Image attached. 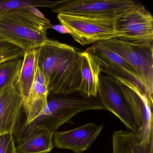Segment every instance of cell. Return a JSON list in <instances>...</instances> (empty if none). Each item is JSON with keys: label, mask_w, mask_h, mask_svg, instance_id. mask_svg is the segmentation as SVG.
I'll use <instances>...</instances> for the list:
<instances>
[{"label": "cell", "mask_w": 153, "mask_h": 153, "mask_svg": "<svg viewBox=\"0 0 153 153\" xmlns=\"http://www.w3.org/2000/svg\"><path fill=\"white\" fill-rule=\"evenodd\" d=\"M37 66L44 76L50 94L79 92L81 83L80 51L48 39L36 49Z\"/></svg>", "instance_id": "1"}, {"label": "cell", "mask_w": 153, "mask_h": 153, "mask_svg": "<svg viewBox=\"0 0 153 153\" xmlns=\"http://www.w3.org/2000/svg\"><path fill=\"white\" fill-rule=\"evenodd\" d=\"M52 26L36 7L9 10L0 14V41L24 52L37 49L48 40L47 31Z\"/></svg>", "instance_id": "2"}, {"label": "cell", "mask_w": 153, "mask_h": 153, "mask_svg": "<svg viewBox=\"0 0 153 153\" xmlns=\"http://www.w3.org/2000/svg\"><path fill=\"white\" fill-rule=\"evenodd\" d=\"M102 110L105 109L97 97H88L79 92L65 95L49 94L47 105L41 114L17 129L16 139L42 130L54 132L77 114Z\"/></svg>", "instance_id": "3"}, {"label": "cell", "mask_w": 153, "mask_h": 153, "mask_svg": "<svg viewBox=\"0 0 153 153\" xmlns=\"http://www.w3.org/2000/svg\"><path fill=\"white\" fill-rule=\"evenodd\" d=\"M62 25L71 32L70 35L83 46L118 38L116 19H101L59 14Z\"/></svg>", "instance_id": "4"}, {"label": "cell", "mask_w": 153, "mask_h": 153, "mask_svg": "<svg viewBox=\"0 0 153 153\" xmlns=\"http://www.w3.org/2000/svg\"><path fill=\"white\" fill-rule=\"evenodd\" d=\"M132 0H66L51 9L59 14L101 19H117L134 7Z\"/></svg>", "instance_id": "5"}, {"label": "cell", "mask_w": 153, "mask_h": 153, "mask_svg": "<svg viewBox=\"0 0 153 153\" xmlns=\"http://www.w3.org/2000/svg\"><path fill=\"white\" fill-rule=\"evenodd\" d=\"M104 47L120 56L140 76L148 98L153 105V45L137 46L113 38L99 42Z\"/></svg>", "instance_id": "6"}, {"label": "cell", "mask_w": 153, "mask_h": 153, "mask_svg": "<svg viewBox=\"0 0 153 153\" xmlns=\"http://www.w3.org/2000/svg\"><path fill=\"white\" fill-rule=\"evenodd\" d=\"M118 39L137 46L153 44V17L142 4L137 3L133 8L116 19Z\"/></svg>", "instance_id": "7"}, {"label": "cell", "mask_w": 153, "mask_h": 153, "mask_svg": "<svg viewBox=\"0 0 153 153\" xmlns=\"http://www.w3.org/2000/svg\"><path fill=\"white\" fill-rule=\"evenodd\" d=\"M117 81L134 123L135 130L133 133L141 143H149L153 140V106L133 83Z\"/></svg>", "instance_id": "8"}, {"label": "cell", "mask_w": 153, "mask_h": 153, "mask_svg": "<svg viewBox=\"0 0 153 153\" xmlns=\"http://www.w3.org/2000/svg\"><path fill=\"white\" fill-rule=\"evenodd\" d=\"M85 51L90 53L99 64L101 72L119 81L131 82L148 100L140 76L131 65L120 56L104 47L100 42L94 44Z\"/></svg>", "instance_id": "9"}, {"label": "cell", "mask_w": 153, "mask_h": 153, "mask_svg": "<svg viewBox=\"0 0 153 153\" xmlns=\"http://www.w3.org/2000/svg\"><path fill=\"white\" fill-rule=\"evenodd\" d=\"M97 96L105 109L117 116L130 131L134 133V123L117 80L101 73Z\"/></svg>", "instance_id": "10"}, {"label": "cell", "mask_w": 153, "mask_h": 153, "mask_svg": "<svg viewBox=\"0 0 153 153\" xmlns=\"http://www.w3.org/2000/svg\"><path fill=\"white\" fill-rule=\"evenodd\" d=\"M103 125L89 123L76 128L66 131H55L53 146L55 147L81 153L89 148L99 136Z\"/></svg>", "instance_id": "11"}, {"label": "cell", "mask_w": 153, "mask_h": 153, "mask_svg": "<svg viewBox=\"0 0 153 153\" xmlns=\"http://www.w3.org/2000/svg\"><path fill=\"white\" fill-rule=\"evenodd\" d=\"M23 111L22 98L14 85L0 91V136L15 133Z\"/></svg>", "instance_id": "12"}, {"label": "cell", "mask_w": 153, "mask_h": 153, "mask_svg": "<svg viewBox=\"0 0 153 153\" xmlns=\"http://www.w3.org/2000/svg\"><path fill=\"white\" fill-rule=\"evenodd\" d=\"M49 91L44 76L37 66L34 81L23 111L26 115L24 123L28 124L40 115L47 105Z\"/></svg>", "instance_id": "13"}, {"label": "cell", "mask_w": 153, "mask_h": 153, "mask_svg": "<svg viewBox=\"0 0 153 153\" xmlns=\"http://www.w3.org/2000/svg\"><path fill=\"white\" fill-rule=\"evenodd\" d=\"M81 80L79 92L88 97H97L101 72L100 66L87 52H80Z\"/></svg>", "instance_id": "14"}, {"label": "cell", "mask_w": 153, "mask_h": 153, "mask_svg": "<svg viewBox=\"0 0 153 153\" xmlns=\"http://www.w3.org/2000/svg\"><path fill=\"white\" fill-rule=\"evenodd\" d=\"M54 132L42 130L17 140L16 153H48L54 147Z\"/></svg>", "instance_id": "15"}, {"label": "cell", "mask_w": 153, "mask_h": 153, "mask_svg": "<svg viewBox=\"0 0 153 153\" xmlns=\"http://www.w3.org/2000/svg\"><path fill=\"white\" fill-rule=\"evenodd\" d=\"M36 49L25 52L23 63L17 80L14 84L21 98L23 106L27 100L35 77L37 68Z\"/></svg>", "instance_id": "16"}, {"label": "cell", "mask_w": 153, "mask_h": 153, "mask_svg": "<svg viewBox=\"0 0 153 153\" xmlns=\"http://www.w3.org/2000/svg\"><path fill=\"white\" fill-rule=\"evenodd\" d=\"M112 143V153H153V140L148 144L141 143L131 131H116Z\"/></svg>", "instance_id": "17"}, {"label": "cell", "mask_w": 153, "mask_h": 153, "mask_svg": "<svg viewBox=\"0 0 153 153\" xmlns=\"http://www.w3.org/2000/svg\"><path fill=\"white\" fill-rule=\"evenodd\" d=\"M23 59L10 60L0 63V91L14 85L20 74Z\"/></svg>", "instance_id": "18"}, {"label": "cell", "mask_w": 153, "mask_h": 153, "mask_svg": "<svg viewBox=\"0 0 153 153\" xmlns=\"http://www.w3.org/2000/svg\"><path fill=\"white\" fill-rule=\"evenodd\" d=\"M61 1H48L36 0H1L0 1V14L9 10L19 9L25 8L48 7L53 8L59 4Z\"/></svg>", "instance_id": "19"}, {"label": "cell", "mask_w": 153, "mask_h": 153, "mask_svg": "<svg viewBox=\"0 0 153 153\" xmlns=\"http://www.w3.org/2000/svg\"><path fill=\"white\" fill-rule=\"evenodd\" d=\"M25 52L19 47L7 42L0 41V63L17 59H23Z\"/></svg>", "instance_id": "20"}, {"label": "cell", "mask_w": 153, "mask_h": 153, "mask_svg": "<svg viewBox=\"0 0 153 153\" xmlns=\"http://www.w3.org/2000/svg\"><path fill=\"white\" fill-rule=\"evenodd\" d=\"M0 153H16L13 134L7 133L0 136Z\"/></svg>", "instance_id": "21"}, {"label": "cell", "mask_w": 153, "mask_h": 153, "mask_svg": "<svg viewBox=\"0 0 153 153\" xmlns=\"http://www.w3.org/2000/svg\"><path fill=\"white\" fill-rule=\"evenodd\" d=\"M51 28L54 29L55 31L62 34H71V32L68 27L62 25H55L52 26Z\"/></svg>", "instance_id": "22"}]
</instances>
